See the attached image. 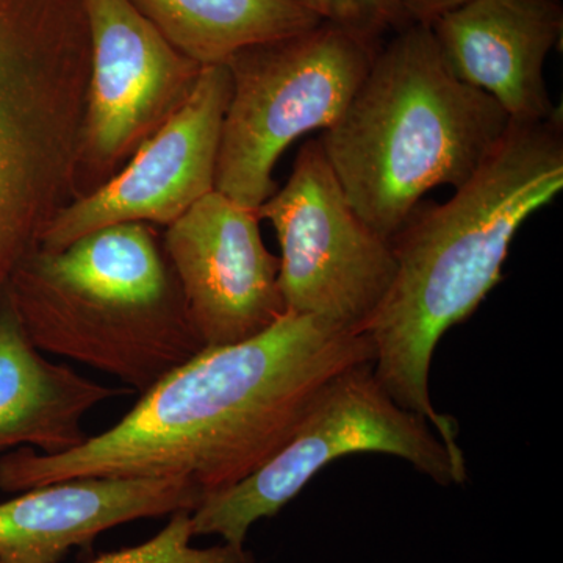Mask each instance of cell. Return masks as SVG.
<instances>
[{
  "label": "cell",
  "mask_w": 563,
  "mask_h": 563,
  "mask_svg": "<svg viewBox=\"0 0 563 563\" xmlns=\"http://www.w3.org/2000/svg\"><path fill=\"white\" fill-rule=\"evenodd\" d=\"M88 74L81 0H0V295L70 202Z\"/></svg>",
  "instance_id": "5"
},
{
  "label": "cell",
  "mask_w": 563,
  "mask_h": 563,
  "mask_svg": "<svg viewBox=\"0 0 563 563\" xmlns=\"http://www.w3.org/2000/svg\"><path fill=\"white\" fill-rule=\"evenodd\" d=\"M188 510L172 515L157 536L139 547L99 555L90 563H254L244 548L222 543L220 547H191V518ZM0 563H21L0 559Z\"/></svg>",
  "instance_id": "16"
},
{
  "label": "cell",
  "mask_w": 563,
  "mask_h": 563,
  "mask_svg": "<svg viewBox=\"0 0 563 563\" xmlns=\"http://www.w3.org/2000/svg\"><path fill=\"white\" fill-rule=\"evenodd\" d=\"M122 393L44 358L5 295L0 307V450L25 443L41 454L66 453L88 439L81 428L85 415Z\"/></svg>",
  "instance_id": "14"
},
{
  "label": "cell",
  "mask_w": 563,
  "mask_h": 563,
  "mask_svg": "<svg viewBox=\"0 0 563 563\" xmlns=\"http://www.w3.org/2000/svg\"><path fill=\"white\" fill-rule=\"evenodd\" d=\"M185 57L225 65L236 52L322 22L298 0H131Z\"/></svg>",
  "instance_id": "15"
},
{
  "label": "cell",
  "mask_w": 563,
  "mask_h": 563,
  "mask_svg": "<svg viewBox=\"0 0 563 563\" xmlns=\"http://www.w3.org/2000/svg\"><path fill=\"white\" fill-rule=\"evenodd\" d=\"M321 21L342 25L369 38L399 32L410 24L401 0H298Z\"/></svg>",
  "instance_id": "17"
},
{
  "label": "cell",
  "mask_w": 563,
  "mask_h": 563,
  "mask_svg": "<svg viewBox=\"0 0 563 563\" xmlns=\"http://www.w3.org/2000/svg\"><path fill=\"white\" fill-rule=\"evenodd\" d=\"M202 499L195 485L172 477H81L43 485L0 504V559L58 563L73 548L90 550L111 528L192 512Z\"/></svg>",
  "instance_id": "13"
},
{
  "label": "cell",
  "mask_w": 563,
  "mask_h": 563,
  "mask_svg": "<svg viewBox=\"0 0 563 563\" xmlns=\"http://www.w3.org/2000/svg\"><path fill=\"white\" fill-rule=\"evenodd\" d=\"M261 221L213 190L166 228V261L203 350L247 342L287 313Z\"/></svg>",
  "instance_id": "11"
},
{
  "label": "cell",
  "mask_w": 563,
  "mask_h": 563,
  "mask_svg": "<svg viewBox=\"0 0 563 563\" xmlns=\"http://www.w3.org/2000/svg\"><path fill=\"white\" fill-rule=\"evenodd\" d=\"M5 295L40 351L140 393L203 350L172 266L141 222L32 251Z\"/></svg>",
  "instance_id": "4"
},
{
  "label": "cell",
  "mask_w": 563,
  "mask_h": 563,
  "mask_svg": "<svg viewBox=\"0 0 563 563\" xmlns=\"http://www.w3.org/2000/svg\"><path fill=\"white\" fill-rule=\"evenodd\" d=\"M257 214L279 240L285 312L363 332L395 279V252L352 209L320 139L303 144Z\"/></svg>",
  "instance_id": "8"
},
{
  "label": "cell",
  "mask_w": 563,
  "mask_h": 563,
  "mask_svg": "<svg viewBox=\"0 0 563 563\" xmlns=\"http://www.w3.org/2000/svg\"><path fill=\"white\" fill-rule=\"evenodd\" d=\"M0 558H2V551H0Z\"/></svg>",
  "instance_id": "19"
},
{
  "label": "cell",
  "mask_w": 563,
  "mask_h": 563,
  "mask_svg": "<svg viewBox=\"0 0 563 563\" xmlns=\"http://www.w3.org/2000/svg\"><path fill=\"white\" fill-rule=\"evenodd\" d=\"M468 0H401L410 24L431 25L448 11L457 9Z\"/></svg>",
  "instance_id": "18"
},
{
  "label": "cell",
  "mask_w": 563,
  "mask_h": 563,
  "mask_svg": "<svg viewBox=\"0 0 563 563\" xmlns=\"http://www.w3.org/2000/svg\"><path fill=\"white\" fill-rule=\"evenodd\" d=\"M380 40L320 22L236 52L214 190L257 211L276 192L274 166L292 141L331 128L350 106Z\"/></svg>",
  "instance_id": "6"
},
{
  "label": "cell",
  "mask_w": 563,
  "mask_h": 563,
  "mask_svg": "<svg viewBox=\"0 0 563 563\" xmlns=\"http://www.w3.org/2000/svg\"><path fill=\"white\" fill-rule=\"evenodd\" d=\"M402 459L433 483L468 479L431 422L399 406L363 363L333 377L288 442L257 472L228 490L206 496L190 514L192 536H220L244 548L251 526L280 512L329 463L351 454Z\"/></svg>",
  "instance_id": "7"
},
{
  "label": "cell",
  "mask_w": 563,
  "mask_h": 563,
  "mask_svg": "<svg viewBox=\"0 0 563 563\" xmlns=\"http://www.w3.org/2000/svg\"><path fill=\"white\" fill-rule=\"evenodd\" d=\"M509 125L492 96L451 73L432 29L409 24L320 141L352 209L391 242L426 192L472 179Z\"/></svg>",
  "instance_id": "3"
},
{
  "label": "cell",
  "mask_w": 563,
  "mask_h": 563,
  "mask_svg": "<svg viewBox=\"0 0 563 563\" xmlns=\"http://www.w3.org/2000/svg\"><path fill=\"white\" fill-rule=\"evenodd\" d=\"M563 190V120L510 121L476 174L444 203H426L391 240L396 274L363 333L373 372L404 409L431 422L455 461L459 426L429 391L433 352L503 279L515 233ZM466 465V462H465Z\"/></svg>",
  "instance_id": "2"
},
{
  "label": "cell",
  "mask_w": 563,
  "mask_h": 563,
  "mask_svg": "<svg viewBox=\"0 0 563 563\" xmlns=\"http://www.w3.org/2000/svg\"><path fill=\"white\" fill-rule=\"evenodd\" d=\"M90 74L80 162L109 176L195 90L202 66L185 57L131 0H81Z\"/></svg>",
  "instance_id": "10"
},
{
  "label": "cell",
  "mask_w": 563,
  "mask_h": 563,
  "mask_svg": "<svg viewBox=\"0 0 563 563\" xmlns=\"http://www.w3.org/2000/svg\"><path fill=\"white\" fill-rule=\"evenodd\" d=\"M431 29L451 73L492 96L510 121H547L558 111L544 63L562 38L561 0H468Z\"/></svg>",
  "instance_id": "12"
},
{
  "label": "cell",
  "mask_w": 563,
  "mask_h": 563,
  "mask_svg": "<svg viewBox=\"0 0 563 563\" xmlns=\"http://www.w3.org/2000/svg\"><path fill=\"white\" fill-rule=\"evenodd\" d=\"M363 332L285 313L268 331L206 347L163 376L109 431L62 454L0 459V488L27 492L81 477H172L203 498L257 472L288 442L333 377L373 363Z\"/></svg>",
  "instance_id": "1"
},
{
  "label": "cell",
  "mask_w": 563,
  "mask_h": 563,
  "mask_svg": "<svg viewBox=\"0 0 563 563\" xmlns=\"http://www.w3.org/2000/svg\"><path fill=\"white\" fill-rule=\"evenodd\" d=\"M232 95L225 65L206 66L173 117L113 174L73 199L41 233L36 250L55 252L88 233L121 224L172 225L214 190L222 122Z\"/></svg>",
  "instance_id": "9"
}]
</instances>
